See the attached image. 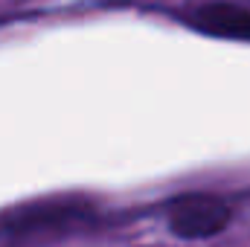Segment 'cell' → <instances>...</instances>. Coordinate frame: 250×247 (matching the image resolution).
Segmentation results:
<instances>
[{
	"label": "cell",
	"instance_id": "6da1fadb",
	"mask_svg": "<svg viewBox=\"0 0 250 247\" xmlns=\"http://www.w3.org/2000/svg\"><path fill=\"white\" fill-rule=\"evenodd\" d=\"M166 221L175 236L198 242V239H212L221 230H227V224L233 221V209L218 195L187 192V195H178L175 201H169Z\"/></svg>",
	"mask_w": 250,
	"mask_h": 247
},
{
	"label": "cell",
	"instance_id": "7a4b0ae2",
	"mask_svg": "<svg viewBox=\"0 0 250 247\" xmlns=\"http://www.w3.org/2000/svg\"><path fill=\"white\" fill-rule=\"evenodd\" d=\"M189 26L207 35H215V38L250 41V9L230 3V0H212V3L198 6L189 15Z\"/></svg>",
	"mask_w": 250,
	"mask_h": 247
}]
</instances>
